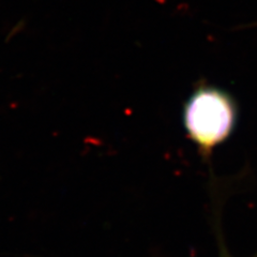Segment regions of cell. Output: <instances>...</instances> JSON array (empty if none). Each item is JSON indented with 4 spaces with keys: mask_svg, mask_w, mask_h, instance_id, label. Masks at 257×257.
I'll use <instances>...</instances> for the list:
<instances>
[{
    "mask_svg": "<svg viewBox=\"0 0 257 257\" xmlns=\"http://www.w3.org/2000/svg\"><path fill=\"white\" fill-rule=\"evenodd\" d=\"M236 120L234 100L212 86L196 88L183 108V124L189 138L206 155L229 138Z\"/></svg>",
    "mask_w": 257,
    "mask_h": 257,
    "instance_id": "1",
    "label": "cell"
},
{
    "mask_svg": "<svg viewBox=\"0 0 257 257\" xmlns=\"http://www.w3.org/2000/svg\"><path fill=\"white\" fill-rule=\"evenodd\" d=\"M220 243H221V248H220V257H232V256L228 253L226 246L224 245V242H223V241H221ZM251 257H257V251H256V252H255Z\"/></svg>",
    "mask_w": 257,
    "mask_h": 257,
    "instance_id": "2",
    "label": "cell"
}]
</instances>
